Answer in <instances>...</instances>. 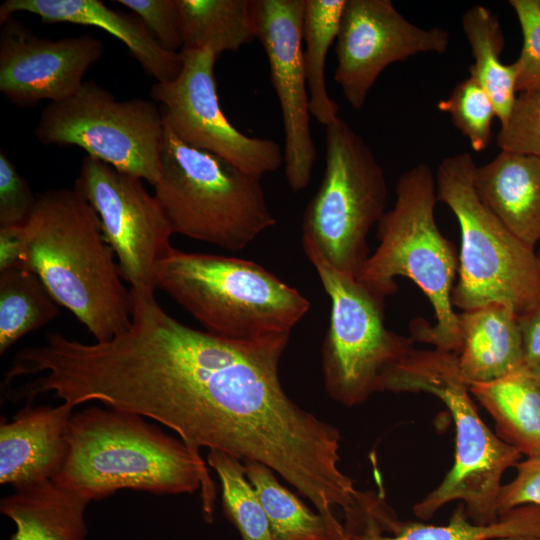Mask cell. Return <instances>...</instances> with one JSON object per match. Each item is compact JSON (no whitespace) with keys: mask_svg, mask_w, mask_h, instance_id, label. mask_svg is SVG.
<instances>
[{"mask_svg":"<svg viewBox=\"0 0 540 540\" xmlns=\"http://www.w3.org/2000/svg\"><path fill=\"white\" fill-rule=\"evenodd\" d=\"M57 485L90 502L121 489L152 494L201 490L205 522L214 520L215 485L200 454L135 413L92 406L72 415Z\"/></svg>","mask_w":540,"mask_h":540,"instance_id":"1","label":"cell"},{"mask_svg":"<svg viewBox=\"0 0 540 540\" xmlns=\"http://www.w3.org/2000/svg\"><path fill=\"white\" fill-rule=\"evenodd\" d=\"M24 227L23 265L56 303L71 311L96 342L126 332L132 320L131 291L82 193L75 187L41 193Z\"/></svg>","mask_w":540,"mask_h":540,"instance_id":"2","label":"cell"},{"mask_svg":"<svg viewBox=\"0 0 540 540\" xmlns=\"http://www.w3.org/2000/svg\"><path fill=\"white\" fill-rule=\"evenodd\" d=\"M395 193L393 208L377 224L379 245L356 279L384 300L397 291L396 277L411 279L427 296L436 317L431 326L414 319L411 338L459 355V318L451 301L459 255L436 224L435 173L427 163H418L400 175Z\"/></svg>","mask_w":540,"mask_h":540,"instance_id":"3","label":"cell"},{"mask_svg":"<svg viewBox=\"0 0 540 540\" xmlns=\"http://www.w3.org/2000/svg\"><path fill=\"white\" fill-rule=\"evenodd\" d=\"M384 391L433 394L445 404L455 424L454 464L443 481L414 505L415 516L427 520L458 500L474 524L496 522L501 478L522 454L495 435L478 415L459 369L458 354L413 349L383 374L379 392Z\"/></svg>","mask_w":540,"mask_h":540,"instance_id":"4","label":"cell"},{"mask_svg":"<svg viewBox=\"0 0 540 540\" xmlns=\"http://www.w3.org/2000/svg\"><path fill=\"white\" fill-rule=\"evenodd\" d=\"M155 286L205 331L231 340L290 335L310 309L297 289L261 265L232 256L175 248L158 265Z\"/></svg>","mask_w":540,"mask_h":540,"instance_id":"5","label":"cell"},{"mask_svg":"<svg viewBox=\"0 0 540 540\" xmlns=\"http://www.w3.org/2000/svg\"><path fill=\"white\" fill-rule=\"evenodd\" d=\"M154 196L174 234L228 251L244 249L276 223L261 178L185 144L166 123Z\"/></svg>","mask_w":540,"mask_h":540,"instance_id":"6","label":"cell"},{"mask_svg":"<svg viewBox=\"0 0 540 540\" xmlns=\"http://www.w3.org/2000/svg\"><path fill=\"white\" fill-rule=\"evenodd\" d=\"M477 165L467 153L445 157L435 173L437 201L450 208L461 232L458 281L451 301L463 311L488 303L521 315L540 303L536 250L514 236L479 198Z\"/></svg>","mask_w":540,"mask_h":540,"instance_id":"7","label":"cell"},{"mask_svg":"<svg viewBox=\"0 0 540 540\" xmlns=\"http://www.w3.org/2000/svg\"><path fill=\"white\" fill-rule=\"evenodd\" d=\"M385 173L362 137L338 117L325 131V169L302 218V246L354 278L369 258L367 238L385 213Z\"/></svg>","mask_w":540,"mask_h":540,"instance_id":"8","label":"cell"},{"mask_svg":"<svg viewBox=\"0 0 540 540\" xmlns=\"http://www.w3.org/2000/svg\"><path fill=\"white\" fill-rule=\"evenodd\" d=\"M303 249L331 302L322 346L326 391L342 405H360L379 392L383 374L414 349V340L386 327L384 299L316 251Z\"/></svg>","mask_w":540,"mask_h":540,"instance_id":"9","label":"cell"},{"mask_svg":"<svg viewBox=\"0 0 540 540\" xmlns=\"http://www.w3.org/2000/svg\"><path fill=\"white\" fill-rule=\"evenodd\" d=\"M34 132L42 144L77 146L153 186L160 179L165 122L153 101H119L94 81H85L70 97L50 102Z\"/></svg>","mask_w":540,"mask_h":540,"instance_id":"10","label":"cell"},{"mask_svg":"<svg viewBox=\"0 0 540 540\" xmlns=\"http://www.w3.org/2000/svg\"><path fill=\"white\" fill-rule=\"evenodd\" d=\"M74 187L98 215L105 241L131 289L155 293L158 265L175 249L173 233L142 179L85 156Z\"/></svg>","mask_w":540,"mask_h":540,"instance_id":"11","label":"cell"},{"mask_svg":"<svg viewBox=\"0 0 540 540\" xmlns=\"http://www.w3.org/2000/svg\"><path fill=\"white\" fill-rule=\"evenodd\" d=\"M183 67L169 82L150 90L163 107L166 125L185 144L215 154L242 171L262 178L280 168L283 154L272 139L245 135L227 119L219 103L210 48L181 50Z\"/></svg>","mask_w":540,"mask_h":540,"instance_id":"12","label":"cell"},{"mask_svg":"<svg viewBox=\"0 0 540 540\" xmlns=\"http://www.w3.org/2000/svg\"><path fill=\"white\" fill-rule=\"evenodd\" d=\"M447 30L408 21L390 0H345L336 38L334 80L356 110L389 65L422 53L443 54Z\"/></svg>","mask_w":540,"mask_h":540,"instance_id":"13","label":"cell"},{"mask_svg":"<svg viewBox=\"0 0 540 540\" xmlns=\"http://www.w3.org/2000/svg\"><path fill=\"white\" fill-rule=\"evenodd\" d=\"M252 5L256 39L267 56L281 107L285 177L298 192L309 184L316 159L302 47L305 0H252Z\"/></svg>","mask_w":540,"mask_h":540,"instance_id":"14","label":"cell"},{"mask_svg":"<svg viewBox=\"0 0 540 540\" xmlns=\"http://www.w3.org/2000/svg\"><path fill=\"white\" fill-rule=\"evenodd\" d=\"M1 25L0 91L19 108L70 97L103 54V43L88 34L40 38L14 16Z\"/></svg>","mask_w":540,"mask_h":540,"instance_id":"15","label":"cell"},{"mask_svg":"<svg viewBox=\"0 0 540 540\" xmlns=\"http://www.w3.org/2000/svg\"><path fill=\"white\" fill-rule=\"evenodd\" d=\"M0 424V483L20 489L52 480L63 466L73 406H31Z\"/></svg>","mask_w":540,"mask_h":540,"instance_id":"16","label":"cell"},{"mask_svg":"<svg viewBox=\"0 0 540 540\" xmlns=\"http://www.w3.org/2000/svg\"><path fill=\"white\" fill-rule=\"evenodd\" d=\"M17 12L35 14L44 23L89 25L111 33L156 82L172 81L182 70L181 51L163 48L137 15L113 10L99 0H6L0 6V23Z\"/></svg>","mask_w":540,"mask_h":540,"instance_id":"17","label":"cell"},{"mask_svg":"<svg viewBox=\"0 0 540 540\" xmlns=\"http://www.w3.org/2000/svg\"><path fill=\"white\" fill-rule=\"evenodd\" d=\"M475 190L481 201L520 241H540V157L500 151L477 166Z\"/></svg>","mask_w":540,"mask_h":540,"instance_id":"18","label":"cell"},{"mask_svg":"<svg viewBox=\"0 0 540 540\" xmlns=\"http://www.w3.org/2000/svg\"><path fill=\"white\" fill-rule=\"evenodd\" d=\"M464 381L489 382L524 366L518 315L504 303L492 302L458 314Z\"/></svg>","mask_w":540,"mask_h":540,"instance_id":"19","label":"cell"},{"mask_svg":"<svg viewBox=\"0 0 540 540\" xmlns=\"http://www.w3.org/2000/svg\"><path fill=\"white\" fill-rule=\"evenodd\" d=\"M90 501L49 480L15 489L0 501V512L15 525L9 540H87Z\"/></svg>","mask_w":540,"mask_h":540,"instance_id":"20","label":"cell"},{"mask_svg":"<svg viewBox=\"0 0 540 540\" xmlns=\"http://www.w3.org/2000/svg\"><path fill=\"white\" fill-rule=\"evenodd\" d=\"M469 391L494 419L502 441L528 457L540 455V389L525 366L472 383Z\"/></svg>","mask_w":540,"mask_h":540,"instance_id":"21","label":"cell"},{"mask_svg":"<svg viewBox=\"0 0 540 540\" xmlns=\"http://www.w3.org/2000/svg\"><path fill=\"white\" fill-rule=\"evenodd\" d=\"M182 49L210 48L218 57L256 38L252 0H178Z\"/></svg>","mask_w":540,"mask_h":540,"instance_id":"22","label":"cell"},{"mask_svg":"<svg viewBox=\"0 0 540 540\" xmlns=\"http://www.w3.org/2000/svg\"><path fill=\"white\" fill-rule=\"evenodd\" d=\"M509 536L540 538V506L523 505L500 515L492 524L477 525L470 521L462 504L446 525L401 521L393 532L372 526L345 532L344 540H490Z\"/></svg>","mask_w":540,"mask_h":540,"instance_id":"23","label":"cell"},{"mask_svg":"<svg viewBox=\"0 0 540 540\" xmlns=\"http://www.w3.org/2000/svg\"><path fill=\"white\" fill-rule=\"evenodd\" d=\"M462 29L474 60L469 76L488 93L502 125L516 98L517 73L513 63L506 65L500 59L505 39L499 19L489 8L474 5L464 12Z\"/></svg>","mask_w":540,"mask_h":540,"instance_id":"24","label":"cell"},{"mask_svg":"<svg viewBox=\"0 0 540 540\" xmlns=\"http://www.w3.org/2000/svg\"><path fill=\"white\" fill-rule=\"evenodd\" d=\"M345 0H305L302 42L310 114L325 127L338 116V105L329 96L325 65L329 48L337 38Z\"/></svg>","mask_w":540,"mask_h":540,"instance_id":"25","label":"cell"},{"mask_svg":"<svg viewBox=\"0 0 540 540\" xmlns=\"http://www.w3.org/2000/svg\"><path fill=\"white\" fill-rule=\"evenodd\" d=\"M56 301L24 265L0 270V354L20 338L54 320Z\"/></svg>","mask_w":540,"mask_h":540,"instance_id":"26","label":"cell"},{"mask_svg":"<svg viewBox=\"0 0 540 540\" xmlns=\"http://www.w3.org/2000/svg\"><path fill=\"white\" fill-rule=\"evenodd\" d=\"M243 463L264 508L273 540H334L325 518L284 487L272 469L256 461Z\"/></svg>","mask_w":540,"mask_h":540,"instance_id":"27","label":"cell"},{"mask_svg":"<svg viewBox=\"0 0 540 540\" xmlns=\"http://www.w3.org/2000/svg\"><path fill=\"white\" fill-rule=\"evenodd\" d=\"M207 462L221 483L222 507L226 518L242 540H273L259 496L249 481L244 463L219 450H209Z\"/></svg>","mask_w":540,"mask_h":540,"instance_id":"28","label":"cell"},{"mask_svg":"<svg viewBox=\"0 0 540 540\" xmlns=\"http://www.w3.org/2000/svg\"><path fill=\"white\" fill-rule=\"evenodd\" d=\"M437 107L450 115L453 125L468 139L475 152L488 147L496 112L490 96L478 81L470 76L464 79Z\"/></svg>","mask_w":540,"mask_h":540,"instance_id":"29","label":"cell"},{"mask_svg":"<svg viewBox=\"0 0 540 540\" xmlns=\"http://www.w3.org/2000/svg\"><path fill=\"white\" fill-rule=\"evenodd\" d=\"M518 93L497 145L501 151L540 157V86Z\"/></svg>","mask_w":540,"mask_h":540,"instance_id":"30","label":"cell"},{"mask_svg":"<svg viewBox=\"0 0 540 540\" xmlns=\"http://www.w3.org/2000/svg\"><path fill=\"white\" fill-rule=\"evenodd\" d=\"M523 35L521 53L513 65L516 90L521 92L540 86V0H510Z\"/></svg>","mask_w":540,"mask_h":540,"instance_id":"31","label":"cell"},{"mask_svg":"<svg viewBox=\"0 0 540 540\" xmlns=\"http://www.w3.org/2000/svg\"><path fill=\"white\" fill-rule=\"evenodd\" d=\"M37 202L6 153L0 151V227L25 225Z\"/></svg>","mask_w":540,"mask_h":540,"instance_id":"32","label":"cell"},{"mask_svg":"<svg viewBox=\"0 0 540 540\" xmlns=\"http://www.w3.org/2000/svg\"><path fill=\"white\" fill-rule=\"evenodd\" d=\"M137 15L158 43L169 51L182 47L178 0H118Z\"/></svg>","mask_w":540,"mask_h":540,"instance_id":"33","label":"cell"},{"mask_svg":"<svg viewBox=\"0 0 540 540\" xmlns=\"http://www.w3.org/2000/svg\"><path fill=\"white\" fill-rule=\"evenodd\" d=\"M515 479L502 485L497 498L499 515L523 506H540V455L517 463Z\"/></svg>","mask_w":540,"mask_h":540,"instance_id":"34","label":"cell"},{"mask_svg":"<svg viewBox=\"0 0 540 540\" xmlns=\"http://www.w3.org/2000/svg\"><path fill=\"white\" fill-rule=\"evenodd\" d=\"M522 336L524 366L531 372L540 370V303L518 316Z\"/></svg>","mask_w":540,"mask_h":540,"instance_id":"35","label":"cell"},{"mask_svg":"<svg viewBox=\"0 0 540 540\" xmlns=\"http://www.w3.org/2000/svg\"><path fill=\"white\" fill-rule=\"evenodd\" d=\"M25 227H0V270L23 265Z\"/></svg>","mask_w":540,"mask_h":540,"instance_id":"36","label":"cell"},{"mask_svg":"<svg viewBox=\"0 0 540 540\" xmlns=\"http://www.w3.org/2000/svg\"><path fill=\"white\" fill-rule=\"evenodd\" d=\"M490 540H540V538L529 537V536H509V537H502V538H496V539H490Z\"/></svg>","mask_w":540,"mask_h":540,"instance_id":"37","label":"cell"},{"mask_svg":"<svg viewBox=\"0 0 540 540\" xmlns=\"http://www.w3.org/2000/svg\"><path fill=\"white\" fill-rule=\"evenodd\" d=\"M540 389V370L534 373H531Z\"/></svg>","mask_w":540,"mask_h":540,"instance_id":"38","label":"cell"},{"mask_svg":"<svg viewBox=\"0 0 540 540\" xmlns=\"http://www.w3.org/2000/svg\"><path fill=\"white\" fill-rule=\"evenodd\" d=\"M536 256H537V264H538V271H539V277H540V247L536 251Z\"/></svg>","mask_w":540,"mask_h":540,"instance_id":"39","label":"cell"}]
</instances>
